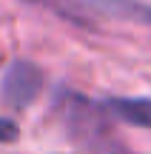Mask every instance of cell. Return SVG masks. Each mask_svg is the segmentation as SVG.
Here are the masks:
<instances>
[{
  "label": "cell",
  "instance_id": "obj_1",
  "mask_svg": "<svg viewBox=\"0 0 151 154\" xmlns=\"http://www.w3.org/2000/svg\"><path fill=\"white\" fill-rule=\"evenodd\" d=\"M51 111L66 137L83 154H134L117 134V120L106 111L103 100H94L68 86H57L51 97Z\"/></svg>",
  "mask_w": 151,
  "mask_h": 154
},
{
  "label": "cell",
  "instance_id": "obj_2",
  "mask_svg": "<svg viewBox=\"0 0 151 154\" xmlns=\"http://www.w3.org/2000/svg\"><path fill=\"white\" fill-rule=\"evenodd\" d=\"M43 88H46V74L32 60H11L0 77V100L14 111H23L32 103H37Z\"/></svg>",
  "mask_w": 151,
  "mask_h": 154
},
{
  "label": "cell",
  "instance_id": "obj_3",
  "mask_svg": "<svg viewBox=\"0 0 151 154\" xmlns=\"http://www.w3.org/2000/svg\"><path fill=\"white\" fill-rule=\"evenodd\" d=\"M106 111L120 123L137 128H151V97H103Z\"/></svg>",
  "mask_w": 151,
  "mask_h": 154
},
{
  "label": "cell",
  "instance_id": "obj_4",
  "mask_svg": "<svg viewBox=\"0 0 151 154\" xmlns=\"http://www.w3.org/2000/svg\"><path fill=\"white\" fill-rule=\"evenodd\" d=\"M91 11H100L114 20H128L140 23V26H151V3L143 0H86Z\"/></svg>",
  "mask_w": 151,
  "mask_h": 154
},
{
  "label": "cell",
  "instance_id": "obj_5",
  "mask_svg": "<svg viewBox=\"0 0 151 154\" xmlns=\"http://www.w3.org/2000/svg\"><path fill=\"white\" fill-rule=\"evenodd\" d=\"M23 3H34V6H43L49 9L54 17L71 23L77 29H97V20L91 14V9L83 3V0H23Z\"/></svg>",
  "mask_w": 151,
  "mask_h": 154
},
{
  "label": "cell",
  "instance_id": "obj_6",
  "mask_svg": "<svg viewBox=\"0 0 151 154\" xmlns=\"http://www.w3.org/2000/svg\"><path fill=\"white\" fill-rule=\"evenodd\" d=\"M20 137V126L14 123V117H0V143H17Z\"/></svg>",
  "mask_w": 151,
  "mask_h": 154
}]
</instances>
